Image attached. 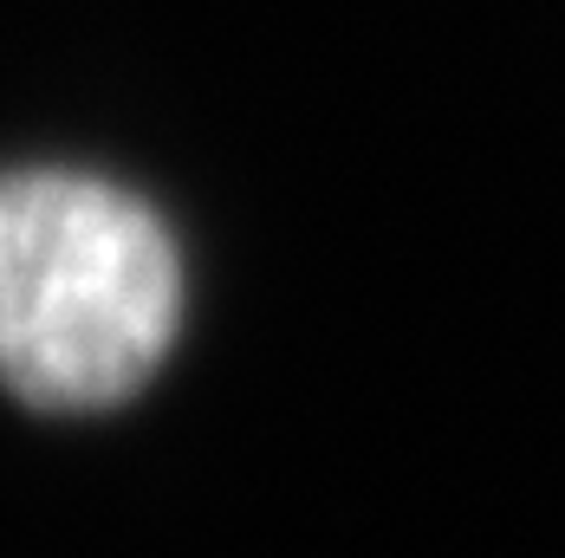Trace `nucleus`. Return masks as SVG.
Masks as SVG:
<instances>
[{
    "label": "nucleus",
    "instance_id": "obj_1",
    "mask_svg": "<svg viewBox=\"0 0 565 558\" xmlns=\"http://www.w3.org/2000/svg\"><path fill=\"white\" fill-rule=\"evenodd\" d=\"M182 325L163 222L98 175H0V384L33 409H111Z\"/></svg>",
    "mask_w": 565,
    "mask_h": 558
}]
</instances>
